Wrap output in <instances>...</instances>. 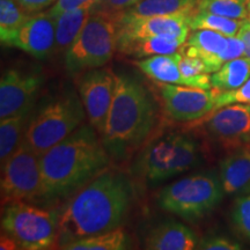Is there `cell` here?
<instances>
[{"mask_svg": "<svg viewBox=\"0 0 250 250\" xmlns=\"http://www.w3.org/2000/svg\"><path fill=\"white\" fill-rule=\"evenodd\" d=\"M132 184L125 174L105 169L68 197L58 214V245L115 229L130 208Z\"/></svg>", "mask_w": 250, "mask_h": 250, "instance_id": "1", "label": "cell"}, {"mask_svg": "<svg viewBox=\"0 0 250 250\" xmlns=\"http://www.w3.org/2000/svg\"><path fill=\"white\" fill-rule=\"evenodd\" d=\"M110 162L101 134L90 124H83L40 156L46 201L68 198L108 169Z\"/></svg>", "mask_w": 250, "mask_h": 250, "instance_id": "2", "label": "cell"}, {"mask_svg": "<svg viewBox=\"0 0 250 250\" xmlns=\"http://www.w3.org/2000/svg\"><path fill=\"white\" fill-rule=\"evenodd\" d=\"M155 100L138 79L116 74V88L101 138L111 162L123 165L152 138L158 125Z\"/></svg>", "mask_w": 250, "mask_h": 250, "instance_id": "3", "label": "cell"}, {"mask_svg": "<svg viewBox=\"0 0 250 250\" xmlns=\"http://www.w3.org/2000/svg\"><path fill=\"white\" fill-rule=\"evenodd\" d=\"M202 159L201 145L195 137L182 131H170L152 137L139 149L131 165V173L155 184L198 167Z\"/></svg>", "mask_w": 250, "mask_h": 250, "instance_id": "4", "label": "cell"}, {"mask_svg": "<svg viewBox=\"0 0 250 250\" xmlns=\"http://www.w3.org/2000/svg\"><path fill=\"white\" fill-rule=\"evenodd\" d=\"M86 117L80 96L66 90L31 112L23 142L41 156L81 126Z\"/></svg>", "mask_w": 250, "mask_h": 250, "instance_id": "5", "label": "cell"}, {"mask_svg": "<svg viewBox=\"0 0 250 250\" xmlns=\"http://www.w3.org/2000/svg\"><path fill=\"white\" fill-rule=\"evenodd\" d=\"M225 196L219 174H192L162 188L158 195L161 210L186 220L203 219L217 208Z\"/></svg>", "mask_w": 250, "mask_h": 250, "instance_id": "6", "label": "cell"}, {"mask_svg": "<svg viewBox=\"0 0 250 250\" xmlns=\"http://www.w3.org/2000/svg\"><path fill=\"white\" fill-rule=\"evenodd\" d=\"M117 33L114 14L100 9L94 11L65 54L66 71L72 76H77L105 66L117 50Z\"/></svg>", "mask_w": 250, "mask_h": 250, "instance_id": "7", "label": "cell"}, {"mask_svg": "<svg viewBox=\"0 0 250 250\" xmlns=\"http://www.w3.org/2000/svg\"><path fill=\"white\" fill-rule=\"evenodd\" d=\"M1 230L19 249H52L58 245V214L29 202H11L2 205Z\"/></svg>", "mask_w": 250, "mask_h": 250, "instance_id": "8", "label": "cell"}, {"mask_svg": "<svg viewBox=\"0 0 250 250\" xmlns=\"http://www.w3.org/2000/svg\"><path fill=\"white\" fill-rule=\"evenodd\" d=\"M1 205L15 201L48 202L40 156L22 142L1 165Z\"/></svg>", "mask_w": 250, "mask_h": 250, "instance_id": "9", "label": "cell"}, {"mask_svg": "<svg viewBox=\"0 0 250 250\" xmlns=\"http://www.w3.org/2000/svg\"><path fill=\"white\" fill-rule=\"evenodd\" d=\"M159 96L167 116L176 122H196L205 118L215 109L220 90L215 88L156 83Z\"/></svg>", "mask_w": 250, "mask_h": 250, "instance_id": "10", "label": "cell"}, {"mask_svg": "<svg viewBox=\"0 0 250 250\" xmlns=\"http://www.w3.org/2000/svg\"><path fill=\"white\" fill-rule=\"evenodd\" d=\"M116 88V73L99 67L80 74L78 92L89 124L101 134L104 131Z\"/></svg>", "mask_w": 250, "mask_h": 250, "instance_id": "11", "label": "cell"}, {"mask_svg": "<svg viewBox=\"0 0 250 250\" xmlns=\"http://www.w3.org/2000/svg\"><path fill=\"white\" fill-rule=\"evenodd\" d=\"M203 129L227 152L250 144V103H233L214 109L205 117Z\"/></svg>", "mask_w": 250, "mask_h": 250, "instance_id": "12", "label": "cell"}, {"mask_svg": "<svg viewBox=\"0 0 250 250\" xmlns=\"http://www.w3.org/2000/svg\"><path fill=\"white\" fill-rule=\"evenodd\" d=\"M44 78L39 71L11 68L0 80V120L33 110Z\"/></svg>", "mask_w": 250, "mask_h": 250, "instance_id": "13", "label": "cell"}, {"mask_svg": "<svg viewBox=\"0 0 250 250\" xmlns=\"http://www.w3.org/2000/svg\"><path fill=\"white\" fill-rule=\"evenodd\" d=\"M117 22V42L152 36H174L188 40L191 15H155L133 17L114 14Z\"/></svg>", "mask_w": 250, "mask_h": 250, "instance_id": "14", "label": "cell"}, {"mask_svg": "<svg viewBox=\"0 0 250 250\" xmlns=\"http://www.w3.org/2000/svg\"><path fill=\"white\" fill-rule=\"evenodd\" d=\"M56 21L48 12L30 15L15 34L9 46L22 50L31 57L44 59L54 54Z\"/></svg>", "mask_w": 250, "mask_h": 250, "instance_id": "15", "label": "cell"}, {"mask_svg": "<svg viewBox=\"0 0 250 250\" xmlns=\"http://www.w3.org/2000/svg\"><path fill=\"white\" fill-rule=\"evenodd\" d=\"M228 37L212 30H192L180 51L202 59L212 74L227 62Z\"/></svg>", "mask_w": 250, "mask_h": 250, "instance_id": "16", "label": "cell"}, {"mask_svg": "<svg viewBox=\"0 0 250 250\" xmlns=\"http://www.w3.org/2000/svg\"><path fill=\"white\" fill-rule=\"evenodd\" d=\"M225 195L250 192V144L228 151L219 166Z\"/></svg>", "mask_w": 250, "mask_h": 250, "instance_id": "17", "label": "cell"}, {"mask_svg": "<svg viewBox=\"0 0 250 250\" xmlns=\"http://www.w3.org/2000/svg\"><path fill=\"white\" fill-rule=\"evenodd\" d=\"M145 249L192 250L198 247L196 233L179 221H165L156 225L145 237Z\"/></svg>", "mask_w": 250, "mask_h": 250, "instance_id": "18", "label": "cell"}, {"mask_svg": "<svg viewBox=\"0 0 250 250\" xmlns=\"http://www.w3.org/2000/svg\"><path fill=\"white\" fill-rule=\"evenodd\" d=\"M186 40L174 36H152L117 42V51L136 58L155 55H171L179 52Z\"/></svg>", "mask_w": 250, "mask_h": 250, "instance_id": "19", "label": "cell"}, {"mask_svg": "<svg viewBox=\"0 0 250 250\" xmlns=\"http://www.w3.org/2000/svg\"><path fill=\"white\" fill-rule=\"evenodd\" d=\"M180 57V51L171 55H155L139 59L136 65L144 74L156 83L188 86L179 67Z\"/></svg>", "mask_w": 250, "mask_h": 250, "instance_id": "20", "label": "cell"}, {"mask_svg": "<svg viewBox=\"0 0 250 250\" xmlns=\"http://www.w3.org/2000/svg\"><path fill=\"white\" fill-rule=\"evenodd\" d=\"M94 8H78L66 11L55 18L56 21V40L54 54H66L70 46L79 36L80 31L85 27Z\"/></svg>", "mask_w": 250, "mask_h": 250, "instance_id": "21", "label": "cell"}, {"mask_svg": "<svg viewBox=\"0 0 250 250\" xmlns=\"http://www.w3.org/2000/svg\"><path fill=\"white\" fill-rule=\"evenodd\" d=\"M198 9V0H140L120 12L133 17L155 15H192Z\"/></svg>", "mask_w": 250, "mask_h": 250, "instance_id": "22", "label": "cell"}, {"mask_svg": "<svg viewBox=\"0 0 250 250\" xmlns=\"http://www.w3.org/2000/svg\"><path fill=\"white\" fill-rule=\"evenodd\" d=\"M31 112L33 110L0 121V165H4L22 144Z\"/></svg>", "mask_w": 250, "mask_h": 250, "instance_id": "23", "label": "cell"}, {"mask_svg": "<svg viewBox=\"0 0 250 250\" xmlns=\"http://www.w3.org/2000/svg\"><path fill=\"white\" fill-rule=\"evenodd\" d=\"M250 78V62L245 57H240L226 62L211 74L212 88L220 92L233 90L241 87Z\"/></svg>", "mask_w": 250, "mask_h": 250, "instance_id": "24", "label": "cell"}, {"mask_svg": "<svg viewBox=\"0 0 250 250\" xmlns=\"http://www.w3.org/2000/svg\"><path fill=\"white\" fill-rule=\"evenodd\" d=\"M127 248L129 237L121 228H115L93 236L83 237L61 247V249L65 250H123Z\"/></svg>", "mask_w": 250, "mask_h": 250, "instance_id": "25", "label": "cell"}, {"mask_svg": "<svg viewBox=\"0 0 250 250\" xmlns=\"http://www.w3.org/2000/svg\"><path fill=\"white\" fill-rule=\"evenodd\" d=\"M30 18L15 0H0V40L1 44L9 46L15 34Z\"/></svg>", "mask_w": 250, "mask_h": 250, "instance_id": "26", "label": "cell"}, {"mask_svg": "<svg viewBox=\"0 0 250 250\" xmlns=\"http://www.w3.org/2000/svg\"><path fill=\"white\" fill-rule=\"evenodd\" d=\"M242 20L232 19L197 9L190 18L191 30H212L226 36H236Z\"/></svg>", "mask_w": 250, "mask_h": 250, "instance_id": "27", "label": "cell"}, {"mask_svg": "<svg viewBox=\"0 0 250 250\" xmlns=\"http://www.w3.org/2000/svg\"><path fill=\"white\" fill-rule=\"evenodd\" d=\"M198 9L237 20L249 17L248 0H198Z\"/></svg>", "mask_w": 250, "mask_h": 250, "instance_id": "28", "label": "cell"}, {"mask_svg": "<svg viewBox=\"0 0 250 250\" xmlns=\"http://www.w3.org/2000/svg\"><path fill=\"white\" fill-rule=\"evenodd\" d=\"M232 221L234 226L248 241H250V193L242 195L234 201L232 206Z\"/></svg>", "mask_w": 250, "mask_h": 250, "instance_id": "29", "label": "cell"}, {"mask_svg": "<svg viewBox=\"0 0 250 250\" xmlns=\"http://www.w3.org/2000/svg\"><path fill=\"white\" fill-rule=\"evenodd\" d=\"M233 103H250V78L239 88L219 92L215 101V109Z\"/></svg>", "mask_w": 250, "mask_h": 250, "instance_id": "30", "label": "cell"}, {"mask_svg": "<svg viewBox=\"0 0 250 250\" xmlns=\"http://www.w3.org/2000/svg\"><path fill=\"white\" fill-rule=\"evenodd\" d=\"M103 0H56L54 6L49 9L48 13L52 18L58 17L59 14L66 11L78 8H94L99 9Z\"/></svg>", "mask_w": 250, "mask_h": 250, "instance_id": "31", "label": "cell"}, {"mask_svg": "<svg viewBox=\"0 0 250 250\" xmlns=\"http://www.w3.org/2000/svg\"><path fill=\"white\" fill-rule=\"evenodd\" d=\"M197 248L205 250H240L242 249V246L229 237L214 235L203 240Z\"/></svg>", "mask_w": 250, "mask_h": 250, "instance_id": "32", "label": "cell"}, {"mask_svg": "<svg viewBox=\"0 0 250 250\" xmlns=\"http://www.w3.org/2000/svg\"><path fill=\"white\" fill-rule=\"evenodd\" d=\"M138 1H140V0H103L99 9L110 14H116L131 7Z\"/></svg>", "mask_w": 250, "mask_h": 250, "instance_id": "33", "label": "cell"}, {"mask_svg": "<svg viewBox=\"0 0 250 250\" xmlns=\"http://www.w3.org/2000/svg\"><path fill=\"white\" fill-rule=\"evenodd\" d=\"M237 36L240 37V40L243 42V45H245V55H243V57L250 62V15L242 20Z\"/></svg>", "mask_w": 250, "mask_h": 250, "instance_id": "34", "label": "cell"}, {"mask_svg": "<svg viewBox=\"0 0 250 250\" xmlns=\"http://www.w3.org/2000/svg\"><path fill=\"white\" fill-rule=\"evenodd\" d=\"M15 1L29 13H36L48 7L56 0H15Z\"/></svg>", "mask_w": 250, "mask_h": 250, "instance_id": "35", "label": "cell"}, {"mask_svg": "<svg viewBox=\"0 0 250 250\" xmlns=\"http://www.w3.org/2000/svg\"><path fill=\"white\" fill-rule=\"evenodd\" d=\"M0 249L9 250V249H19L17 243L12 237H9L7 234L1 233V243H0Z\"/></svg>", "mask_w": 250, "mask_h": 250, "instance_id": "36", "label": "cell"}, {"mask_svg": "<svg viewBox=\"0 0 250 250\" xmlns=\"http://www.w3.org/2000/svg\"><path fill=\"white\" fill-rule=\"evenodd\" d=\"M248 11H249V15H250V0H248Z\"/></svg>", "mask_w": 250, "mask_h": 250, "instance_id": "37", "label": "cell"}]
</instances>
